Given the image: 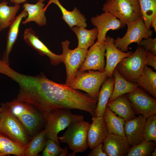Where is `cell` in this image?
Listing matches in <instances>:
<instances>
[{
	"instance_id": "f35d334b",
	"label": "cell",
	"mask_w": 156,
	"mask_h": 156,
	"mask_svg": "<svg viewBox=\"0 0 156 156\" xmlns=\"http://www.w3.org/2000/svg\"><path fill=\"white\" fill-rule=\"evenodd\" d=\"M27 0H10L11 3H14V4H20L22 3H24Z\"/></svg>"
},
{
	"instance_id": "d590c367",
	"label": "cell",
	"mask_w": 156,
	"mask_h": 156,
	"mask_svg": "<svg viewBox=\"0 0 156 156\" xmlns=\"http://www.w3.org/2000/svg\"><path fill=\"white\" fill-rule=\"evenodd\" d=\"M103 143L94 147L87 155V156H107L103 151Z\"/></svg>"
},
{
	"instance_id": "b9f144b4",
	"label": "cell",
	"mask_w": 156,
	"mask_h": 156,
	"mask_svg": "<svg viewBox=\"0 0 156 156\" xmlns=\"http://www.w3.org/2000/svg\"><path fill=\"white\" fill-rule=\"evenodd\" d=\"M1 107H0V112H1Z\"/></svg>"
},
{
	"instance_id": "ab89813d",
	"label": "cell",
	"mask_w": 156,
	"mask_h": 156,
	"mask_svg": "<svg viewBox=\"0 0 156 156\" xmlns=\"http://www.w3.org/2000/svg\"><path fill=\"white\" fill-rule=\"evenodd\" d=\"M151 155L152 156H156V148L154 149L153 151L151 153Z\"/></svg>"
},
{
	"instance_id": "4316f807",
	"label": "cell",
	"mask_w": 156,
	"mask_h": 156,
	"mask_svg": "<svg viewBox=\"0 0 156 156\" xmlns=\"http://www.w3.org/2000/svg\"><path fill=\"white\" fill-rule=\"evenodd\" d=\"M71 29L77 37V47L81 49H88L94 43L95 40L98 36V32L96 27L88 30L84 27L75 26Z\"/></svg>"
},
{
	"instance_id": "f1b7e54d",
	"label": "cell",
	"mask_w": 156,
	"mask_h": 156,
	"mask_svg": "<svg viewBox=\"0 0 156 156\" xmlns=\"http://www.w3.org/2000/svg\"><path fill=\"white\" fill-rule=\"evenodd\" d=\"M45 129L37 133L27 146L25 156H36L44 149L46 144Z\"/></svg>"
},
{
	"instance_id": "2e32d148",
	"label": "cell",
	"mask_w": 156,
	"mask_h": 156,
	"mask_svg": "<svg viewBox=\"0 0 156 156\" xmlns=\"http://www.w3.org/2000/svg\"><path fill=\"white\" fill-rule=\"evenodd\" d=\"M92 117V122L90 124L88 133V147L91 150L103 143L109 134L103 116Z\"/></svg>"
},
{
	"instance_id": "8d00e7d4",
	"label": "cell",
	"mask_w": 156,
	"mask_h": 156,
	"mask_svg": "<svg viewBox=\"0 0 156 156\" xmlns=\"http://www.w3.org/2000/svg\"><path fill=\"white\" fill-rule=\"evenodd\" d=\"M151 27H153L155 32L156 31V14L153 17L151 21Z\"/></svg>"
},
{
	"instance_id": "44dd1931",
	"label": "cell",
	"mask_w": 156,
	"mask_h": 156,
	"mask_svg": "<svg viewBox=\"0 0 156 156\" xmlns=\"http://www.w3.org/2000/svg\"><path fill=\"white\" fill-rule=\"evenodd\" d=\"M44 5L43 2L40 1H38L35 4L27 3H24L23 8L27 12L28 15L25 19L22 22V23L26 24L33 21L39 27L46 25L47 19L45 15L46 11L44 9Z\"/></svg>"
},
{
	"instance_id": "60d3db41",
	"label": "cell",
	"mask_w": 156,
	"mask_h": 156,
	"mask_svg": "<svg viewBox=\"0 0 156 156\" xmlns=\"http://www.w3.org/2000/svg\"><path fill=\"white\" fill-rule=\"evenodd\" d=\"M38 0L40 1L43 2L45 1V0Z\"/></svg>"
},
{
	"instance_id": "603a6c76",
	"label": "cell",
	"mask_w": 156,
	"mask_h": 156,
	"mask_svg": "<svg viewBox=\"0 0 156 156\" xmlns=\"http://www.w3.org/2000/svg\"><path fill=\"white\" fill-rule=\"evenodd\" d=\"M103 116L107 125L109 134L120 135L127 140L124 129L125 120L117 116L107 106Z\"/></svg>"
},
{
	"instance_id": "f6af8a7d",
	"label": "cell",
	"mask_w": 156,
	"mask_h": 156,
	"mask_svg": "<svg viewBox=\"0 0 156 156\" xmlns=\"http://www.w3.org/2000/svg\"></svg>"
},
{
	"instance_id": "3957f363",
	"label": "cell",
	"mask_w": 156,
	"mask_h": 156,
	"mask_svg": "<svg viewBox=\"0 0 156 156\" xmlns=\"http://www.w3.org/2000/svg\"><path fill=\"white\" fill-rule=\"evenodd\" d=\"M1 105L0 133L17 142L27 146L29 142L24 127L6 103H2Z\"/></svg>"
},
{
	"instance_id": "ee69618b",
	"label": "cell",
	"mask_w": 156,
	"mask_h": 156,
	"mask_svg": "<svg viewBox=\"0 0 156 156\" xmlns=\"http://www.w3.org/2000/svg\"><path fill=\"white\" fill-rule=\"evenodd\" d=\"M3 0V1H6L8 0Z\"/></svg>"
},
{
	"instance_id": "8992f818",
	"label": "cell",
	"mask_w": 156,
	"mask_h": 156,
	"mask_svg": "<svg viewBox=\"0 0 156 156\" xmlns=\"http://www.w3.org/2000/svg\"><path fill=\"white\" fill-rule=\"evenodd\" d=\"M89 123L83 120L71 124L60 137H57L61 142L67 143L72 153L75 155L83 153L88 147V133Z\"/></svg>"
},
{
	"instance_id": "ffe728a7",
	"label": "cell",
	"mask_w": 156,
	"mask_h": 156,
	"mask_svg": "<svg viewBox=\"0 0 156 156\" xmlns=\"http://www.w3.org/2000/svg\"><path fill=\"white\" fill-rule=\"evenodd\" d=\"M107 106L116 115L125 121L130 120L136 117L126 94L118 97L112 101L108 102Z\"/></svg>"
},
{
	"instance_id": "d4e9b609",
	"label": "cell",
	"mask_w": 156,
	"mask_h": 156,
	"mask_svg": "<svg viewBox=\"0 0 156 156\" xmlns=\"http://www.w3.org/2000/svg\"><path fill=\"white\" fill-rule=\"evenodd\" d=\"M138 86L156 98V72L145 65L136 82Z\"/></svg>"
},
{
	"instance_id": "7c38bea8",
	"label": "cell",
	"mask_w": 156,
	"mask_h": 156,
	"mask_svg": "<svg viewBox=\"0 0 156 156\" xmlns=\"http://www.w3.org/2000/svg\"><path fill=\"white\" fill-rule=\"evenodd\" d=\"M91 21L97 28L98 32L97 41L99 42L105 41L106 33L109 30H118L126 25L109 12H104L95 17H92Z\"/></svg>"
},
{
	"instance_id": "ba28073f",
	"label": "cell",
	"mask_w": 156,
	"mask_h": 156,
	"mask_svg": "<svg viewBox=\"0 0 156 156\" xmlns=\"http://www.w3.org/2000/svg\"><path fill=\"white\" fill-rule=\"evenodd\" d=\"M127 26V31L124 36L114 40L115 45L123 52L127 51L131 44L135 42L139 45L143 39H147L153 34L152 31L146 28L142 17Z\"/></svg>"
},
{
	"instance_id": "74e56055",
	"label": "cell",
	"mask_w": 156,
	"mask_h": 156,
	"mask_svg": "<svg viewBox=\"0 0 156 156\" xmlns=\"http://www.w3.org/2000/svg\"><path fill=\"white\" fill-rule=\"evenodd\" d=\"M68 151V149L67 146H66L63 150L59 154L60 156H66Z\"/></svg>"
},
{
	"instance_id": "83f0119b",
	"label": "cell",
	"mask_w": 156,
	"mask_h": 156,
	"mask_svg": "<svg viewBox=\"0 0 156 156\" xmlns=\"http://www.w3.org/2000/svg\"><path fill=\"white\" fill-rule=\"evenodd\" d=\"M8 3L6 1L0 3V29L2 31L9 27L14 22L20 7L19 4L10 6Z\"/></svg>"
},
{
	"instance_id": "d6986e66",
	"label": "cell",
	"mask_w": 156,
	"mask_h": 156,
	"mask_svg": "<svg viewBox=\"0 0 156 156\" xmlns=\"http://www.w3.org/2000/svg\"><path fill=\"white\" fill-rule=\"evenodd\" d=\"M27 15V12L23 9L16 16L14 22L9 27L7 38L6 48L3 53L2 59L3 61L7 64L9 65V55L17 40L20 24L23 19L26 18Z\"/></svg>"
},
{
	"instance_id": "7402d4cb",
	"label": "cell",
	"mask_w": 156,
	"mask_h": 156,
	"mask_svg": "<svg viewBox=\"0 0 156 156\" xmlns=\"http://www.w3.org/2000/svg\"><path fill=\"white\" fill-rule=\"evenodd\" d=\"M115 82L113 75L108 77L101 85L98 98L95 116H103L108 101L111 97Z\"/></svg>"
},
{
	"instance_id": "836d02e7",
	"label": "cell",
	"mask_w": 156,
	"mask_h": 156,
	"mask_svg": "<svg viewBox=\"0 0 156 156\" xmlns=\"http://www.w3.org/2000/svg\"><path fill=\"white\" fill-rule=\"evenodd\" d=\"M143 47L146 51H148L156 55V38L150 37L142 39L139 45Z\"/></svg>"
},
{
	"instance_id": "5bb4252c",
	"label": "cell",
	"mask_w": 156,
	"mask_h": 156,
	"mask_svg": "<svg viewBox=\"0 0 156 156\" xmlns=\"http://www.w3.org/2000/svg\"><path fill=\"white\" fill-rule=\"evenodd\" d=\"M114 40L113 38L108 36L104 41L106 51L105 56L106 59L105 70L109 77H112L118 64L123 58L129 56L133 53L131 51L123 52L118 49L114 44Z\"/></svg>"
},
{
	"instance_id": "8fae6325",
	"label": "cell",
	"mask_w": 156,
	"mask_h": 156,
	"mask_svg": "<svg viewBox=\"0 0 156 156\" xmlns=\"http://www.w3.org/2000/svg\"><path fill=\"white\" fill-rule=\"evenodd\" d=\"M105 51L104 41H97L88 50L85 59L77 72H82L89 70L105 71Z\"/></svg>"
},
{
	"instance_id": "1f68e13d",
	"label": "cell",
	"mask_w": 156,
	"mask_h": 156,
	"mask_svg": "<svg viewBox=\"0 0 156 156\" xmlns=\"http://www.w3.org/2000/svg\"><path fill=\"white\" fill-rule=\"evenodd\" d=\"M143 136L144 140L156 142V115H152L147 118L144 125Z\"/></svg>"
},
{
	"instance_id": "e575fe53",
	"label": "cell",
	"mask_w": 156,
	"mask_h": 156,
	"mask_svg": "<svg viewBox=\"0 0 156 156\" xmlns=\"http://www.w3.org/2000/svg\"><path fill=\"white\" fill-rule=\"evenodd\" d=\"M145 65L152 67L156 70V55L148 51H146L145 57Z\"/></svg>"
},
{
	"instance_id": "484cf974",
	"label": "cell",
	"mask_w": 156,
	"mask_h": 156,
	"mask_svg": "<svg viewBox=\"0 0 156 156\" xmlns=\"http://www.w3.org/2000/svg\"><path fill=\"white\" fill-rule=\"evenodd\" d=\"M27 146L17 142L0 133V156L11 154L25 156Z\"/></svg>"
},
{
	"instance_id": "e0dca14e",
	"label": "cell",
	"mask_w": 156,
	"mask_h": 156,
	"mask_svg": "<svg viewBox=\"0 0 156 156\" xmlns=\"http://www.w3.org/2000/svg\"><path fill=\"white\" fill-rule=\"evenodd\" d=\"M102 149L107 156H125L131 146L122 136L109 134L103 142Z\"/></svg>"
},
{
	"instance_id": "d6a6232c",
	"label": "cell",
	"mask_w": 156,
	"mask_h": 156,
	"mask_svg": "<svg viewBox=\"0 0 156 156\" xmlns=\"http://www.w3.org/2000/svg\"><path fill=\"white\" fill-rule=\"evenodd\" d=\"M60 145L53 140L48 139L42 154L43 156H58L63 150Z\"/></svg>"
},
{
	"instance_id": "4dcf8cb0",
	"label": "cell",
	"mask_w": 156,
	"mask_h": 156,
	"mask_svg": "<svg viewBox=\"0 0 156 156\" xmlns=\"http://www.w3.org/2000/svg\"><path fill=\"white\" fill-rule=\"evenodd\" d=\"M156 143L153 141L144 140L140 143L131 147L127 156H147L156 148Z\"/></svg>"
},
{
	"instance_id": "7a4b0ae2",
	"label": "cell",
	"mask_w": 156,
	"mask_h": 156,
	"mask_svg": "<svg viewBox=\"0 0 156 156\" xmlns=\"http://www.w3.org/2000/svg\"><path fill=\"white\" fill-rule=\"evenodd\" d=\"M82 115L72 114L70 109L59 108L51 112L45 120V137L60 145L57 138L58 133L72 124L83 120Z\"/></svg>"
},
{
	"instance_id": "4fadbf2b",
	"label": "cell",
	"mask_w": 156,
	"mask_h": 156,
	"mask_svg": "<svg viewBox=\"0 0 156 156\" xmlns=\"http://www.w3.org/2000/svg\"><path fill=\"white\" fill-rule=\"evenodd\" d=\"M23 36L26 44L37 51L40 55L47 56L52 65H56L63 62L62 54L57 55L52 52L39 39L31 27L27 28L25 30Z\"/></svg>"
},
{
	"instance_id": "ac0fdd59",
	"label": "cell",
	"mask_w": 156,
	"mask_h": 156,
	"mask_svg": "<svg viewBox=\"0 0 156 156\" xmlns=\"http://www.w3.org/2000/svg\"><path fill=\"white\" fill-rule=\"evenodd\" d=\"M53 3L59 8L62 14V18L71 28L75 26L84 28L87 27L85 16L77 7H75L72 11H68L63 6L59 0H49L44 10L46 11L48 6Z\"/></svg>"
},
{
	"instance_id": "30bf717a",
	"label": "cell",
	"mask_w": 156,
	"mask_h": 156,
	"mask_svg": "<svg viewBox=\"0 0 156 156\" xmlns=\"http://www.w3.org/2000/svg\"><path fill=\"white\" fill-rule=\"evenodd\" d=\"M134 114L146 118L156 114V100L138 87L126 94Z\"/></svg>"
},
{
	"instance_id": "5b68a950",
	"label": "cell",
	"mask_w": 156,
	"mask_h": 156,
	"mask_svg": "<svg viewBox=\"0 0 156 156\" xmlns=\"http://www.w3.org/2000/svg\"><path fill=\"white\" fill-rule=\"evenodd\" d=\"M102 9L127 25L142 17L138 0H107Z\"/></svg>"
},
{
	"instance_id": "9a60e30c",
	"label": "cell",
	"mask_w": 156,
	"mask_h": 156,
	"mask_svg": "<svg viewBox=\"0 0 156 156\" xmlns=\"http://www.w3.org/2000/svg\"><path fill=\"white\" fill-rule=\"evenodd\" d=\"M125 121L124 129L127 142L131 147L144 140L143 131L147 118L142 115Z\"/></svg>"
},
{
	"instance_id": "52a82bcc",
	"label": "cell",
	"mask_w": 156,
	"mask_h": 156,
	"mask_svg": "<svg viewBox=\"0 0 156 156\" xmlns=\"http://www.w3.org/2000/svg\"><path fill=\"white\" fill-rule=\"evenodd\" d=\"M146 50L140 46L129 56L123 58L117 65L116 69L127 80L136 83L142 74L145 65Z\"/></svg>"
},
{
	"instance_id": "f546056e",
	"label": "cell",
	"mask_w": 156,
	"mask_h": 156,
	"mask_svg": "<svg viewBox=\"0 0 156 156\" xmlns=\"http://www.w3.org/2000/svg\"><path fill=\"white\" fill-rule=\"evenodd\" d=\"M138 0L145 26L148 29H151L152 19L156 14V0Z\"/></svg>"
},
{
	"instance_id": "7bdbcfd3",
	"label": "cell",
	"mask_w": 156,
	"mask_h": 156,
	"mask_svg": "<svg viewBox=\"0 0 156 156\" xmlns=\"http://www.w3.org/2000/svg\"><path fill=\"white\" fill-rule=\"evenodd\" d=\"M2 30L0 29V31H1Z\"/></svg>"
},
{
	"instance_id": "6da1fadb",
	"label": "cell",
	"mask_w": 156,
	"mask_h": 156,
	"mask_svg": "<svg viewBox=\"0 0 156 156\" xmlns=\"http://www.w3.org/2000/svg\"><path fill=\"white\" fill-rule=\"evenodd\" d=\"M6 103L23 125L27 134L30 136L37 133L45 123V120L43 115L32 105L17 99Z\"/></svg>"
},
{
	"instance_id": "277c9868",
	"label": "cell",
	"mask_w": 156,
	"mask_h": 156,
	"mask_svg": "<svg viewBox=\"0 0 156 156\" xmlns=\"http://www.w3.org/2000/svg\"><path fill=\"white\" fill-rule=\"evenodd\" d=\"M108 77L105 71L77 72L74 79L69 83L65 84L73 89L86 92L91 98L98 101L100 88Z\"/></svg>"
},
{
	"instance_id": "9c48e42d",
	"label": "cell",
	"mask_w": 156,
	"mask_h": 156,
	"mask_svg": "<svg viewBox=\"0 0 156 156\" xmlns=\"http://www.w3.org/2000/svg\"><path fill=\"white\" fill-rule=\"evenodd\" d=\"M70 42L66 40L61 42L63 63L66 70L65 84L70 83L75 78L78 70L84 61L88 50L77 47L74 49L69 48Z\"/></svg>"
},
{
	"instance_id": "cb8c5ba5",
	"label": "cell",
	"mask_w": 156,
	"mask_h": 156,
	"mask_svg": "<svg viewBox=\"0 0 156 156\" xmlns=\"http://www.w3.org/2000/svg\"><path fill=\"white\" fill-rule=\"evenodd\" d=\"M113 75L115 82L112 95L108 102L112 101L118 97L130 92L139 87L136 83L130 82L124 78L116 68Z\"/></svg>"
}]
</instances>
